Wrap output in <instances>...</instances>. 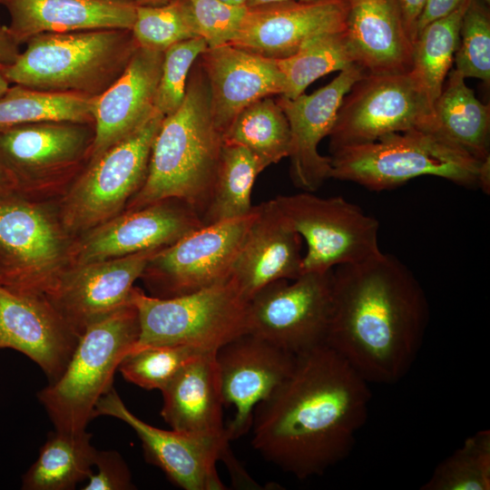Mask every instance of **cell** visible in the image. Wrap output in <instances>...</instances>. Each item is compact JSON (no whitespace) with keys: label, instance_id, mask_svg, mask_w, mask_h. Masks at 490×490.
I'll use <instances>...</instances> for the list:
<instances>
[{"label":"cell","instance_id":"6da1fadb","mask_svg":"<svg viewBox=\"0 0 490 490\" xmlns=\"http://www.w3.org/2000/svg\"><path fill=\"white\" fill-rule=\"evenodd\" d=\"M368 384L327 345L298 354L289 377L254 409V449L299 479L323 475L353 448L368 417Z\"/></svg>","mask_w":490,"mask_h":490},{"label":"cell","instance_id":"7a4b0ae2","mask_svg":"<svg viewBox=\"0 0 490 490\" xmlns=\"http://www.w3.org/2000/svg\"><path fill=\"white\" fill-rule=\"evenodd\" d=\"M428 320L420 283L396 257L382 251L332 270L326 345L368 383L395 384L407 374Z\"/></svg>","mask_w":490,"mask_h":490},{"label":"cell","instance_id":"3957f363","mask_svg":"<svg viewBox=\"0 0 490 490\" xmlns=\"http://www.w3.org/2000/svg\"><path fill=\"white\" fill-rule=\"evenodd\" d=\"M222 145L223 135L211 115L208 82L198 63L189 74L182 103L162 122L145 181L124 211L179 199L201 218L211 199Z\"/></svg>","mask_w":490,"mask_h":490},{"label":"cell","instance_id":"277c9868","mask_svg":"<svg viewBox=\"0 0 490 490\" xmlns=\"http://www.w3.org/2000/svg\"><path fill=\"white\" fill-rule=\"evenodd\" d=\"M331 178L371 191L392 190L431 175L489 192L490 159L480 161L436 134L411 129L330 152Z\"/></svg>","mask_w":490,"mask_h":490},{"label":"cell","instance_id":"5b68a950","mask_svg":"<svg viewBox=\"0 0 490 490\" xmlns=\"http://www.w3.org/2000/svg\"><path fill=\"white\" fill-rule=\"evenodd\" d=\"M4 74L10 83L95 97L123 72L138 46L131 30L45 33L26 42Z\"/></svg>","mask_w":490,"mask_h":490},{"label":"cell","instance_id":"8992f818","mask_svg":"<svg viewBox=\"0 0 490 490\" xmlns=\"http://www.w3.org/2000/svg\"><path fill=\"white\" fill-rule=\"evenodd\" d=\"M139 335L138 311L131 300L85 328L64 372L38 392L55 430H86L97 402L113 387L114 373Z\"/></svg>","mask_w":490,"mask_h":490},{"label":"cell","instance_id":"52a82bcc","mask_svg":"<svg viewBox=\"0 0 490 490\" xmlns=\"http://www.w3.org/2000/svg\"><path fill=\"white\" fill-rule=\"evenodd\" d=\"M130 300L138 311L140 322L139 338L132 349L182 345L217 350L249 333V301L230 277L170 299L152 297L134 286Z\"/></svg>","mask_w":490,"mask_h":490},{"label":"cell","instance_id":"ba28073f","mask_svg":"<svg viewBox=\"0 0 490 490\" xmlns=\"http://www.w3.org/2000/svg\"><path fill=\"white\" fill-rule=\"evenodd\" d=\"M74 240L57 201L0 196V286L45 296L71 266Z\"/></svg>","mask_w":490,"mask_h":490},{"label":"cell","instance_id":"9c48e42d","mask_svg":"<svg viewBox=\"0 0 490 490\" xmlns=\"http://www.w3.org/2000/svg\"><path fill=\"white\" fill-rule=\"evenodd\" d=\"M93 123L42 122L0 130V162L16 193L58 201L89 163Z\"/></svg>","mask_w":490,"mask_h":490},{"label":"cell","instance_id":"30bf717a","mask_svg":"<svg viewBox=\"0 0 490 490\" xmlns=\"http://www.w3.org/2000/svg\"><path fill=\"white\" fill-rule=\"evenodd\" d=\"M163 118L156 111L142 127L90 161L57 201L60 219L72 237L124 211L145 181L152 142Z\"/></svg>","mask_w":490,"mask_h":490},{"label":"cell","instance_id":"8fae6325","mask_svg":"<svg viewBox=\"0 0 490 490\" xmlns=\"http://www.w3.org/2000/svg\"><path fill=\"white\" fill-rule=\"evenodd\" d=\"M273 201L289 226L306 242L302 273L326 272L382 252L378 221L342 197L321 198L303 191L279 195Z\"/></svg>","mask_w":490,"mask_h":490},{"label":"cell","instance_id":"7c38bea8","mask_svg":"<svg viewBox=\"0 0 490 490\" xmlns=\"http://www.w3.org/2000/svg\"><path fill=\"white\" fill-rule=\"evenodd\" d=\"M434 103L410 71L365 74L344 96L329 133V152L397 132L434 125Z\"/></svg>","mask_w":490,"mask_h":490},{"label":"cell","instance_id":"4fadbf2b","mask_svg":"<svg viewBox=\"0 0 490 490\" xmlns=\"http://www.w3.org/2000/svg\"><path fill=\"white\" fill-rule=\"evenodd\" d=\"M256 215L254 206L248 215L203 225L158 250L140 278L147 294L175 298L228 279Z\"/></svg>","mask_w":490,"mask_h":490},{"label":"cell","instance_id":"5bb4252c","mask_svg":"<svg viewBox=\"0 0 490 490\" xmlns=\"http://www.w3.org/2000/svg\"><path fill=\"white\" fill-rule=\"evenodd\" d=\"M332 312V270L305 272L260 289L249 301V333L298 355L326 345Z\"/></svg>","mask_w":490,"mask_h":490},{"label":"cell","instance_id":"9a60e30c","mask_svg":"<svg viewBox=\"0 0 490 490\" xmlns=\"http://www.w3.org/2000/svg\"><path fill=\"white\" fill-rule=\"evenodd\" d=\"M97 416H113L130 426L142 442L146 460L184 490H223L217 462L224 461L230 471L240 465L230 450L227 434L192 435L151 426L127 408L113 387L97 402Z\"/></svg>","mask_w":490,"mask_h":490},{"label":"cell","instance_id":"2e32d148","mask_svg":"<svg viewBox=\"0 0 490 490\" xmlns=\"http://www.w3.org/2000/svg\"><path fill=\"white\" fill-rule=\"evenodd\" d=\"M203 225L198 212L186 201L162 200L123 211L76 237L72 247L71 265L162 249Z\"/></svg>","mask_w":490,"mask_h":490},{"label":"cell","instance_id":"e0dca14e","mask_svg":"<svg viewBox=\"0 0 490 490\" xmlns=\"http://www.w3.org/2000/svg\"><path fill=\"white\" fill-rule=\"evenodd\" d=\"M215 356L224 406L235 408L226 427L233 440L250 429L255 407L289 377L297 355L245 333L219 348Z\"/></svg>","mask_w":490,"mask_h":490},{"label":"cell","instance_id":"ac0fdd59","mask_svg":"<svg viewBox=\"0 0 490 490\" xmlns=\"http://www.w3.org/2000/svg\"><path fill=\"white\" fill-rule=\"evenodd\" d=\"M160 250L71 265L45 298L80 337L89 325L130 302L135 281Z\"/></svg>","mask_w":490,"mask_h":490},{"label":"cell","instance_id":"d6986e66","mask_svg":"<svg viewBox=\"0 0 490 490\" xmlns=\"http://www.w3.org/2000/svg\"><path fill=\"white\" fill-rule=\"evenodd\" d=\"M365 74L355 64L310 94L303 93L292 99L279 95L277 99L290 130V178L303 191L314 192L331 178L330 158L322 156L318 147L329 135L344 96Z\"/></svg>","mask_w":490,"mask_h":490},{"label":"cell","instance_id":"ffe728a7","mask_svg":"<svg viewBox=\"0 0 490 490\" xmlns=\"http://www.w3.org/2000/svg\"><path fill=\"white\" fill-rule=\"evenodd\" d=\"M344 0L289 1L249 8L230 43L270 59L294 54L309 38L345 29Z\"/></svg>","mask_w":490,"mask_h":490},{"label":"cell","instance_id":"44dd1931","mask_svg":"<svg viewBox=\"0 0 490 490\" xmlns=\"http://www.w3.org/2000/svg\"><path fill=\"white\" fill-rule=\"evenodd\" d=\"M79 338L45 296L0 286V349L23 353L42 368L49 382L64 372Z\"/></svg>","mask_w":490,"mask_h":490},{"label":"cell","instance_id":"7402d4cb","mask_svg":"<svg viewBox=\"0 0 490 490\" xmlns=\"http://www.w3.org/2000/svg\"><path fill=\"white\" fill-rule=\"evenodd\" d=\"M199 58L209 85L213 122L222 135L247 106L284 93L285 80L274 59L231 44L207 48Z\"/></svg>","mask_w":490,"mask_h":490},{"label":"cell","instance_id":"603a6c76","mask_svg":"<svg viewBox=\"0 0 490 490\" xmlns=\"http://www.w3.org/2000/svg\"><path fill=\"white\" fill-rule=\"evenodd\" d=\"M162 60L163 52L138 45L122 74L93 98L94 140L90 161L134 132L156 112Z\"/></svg>","mask_w":490,"mask_h":490},{"label":"cell","instance_id":"cb8c5ba5","mask_svg":"<svg viewBox=\"0 0 490 490\" xmlns=\"http://www.w3.org/2000/svg\"><path fill=\"white\" fill-rule=\"evenodd\" d=\"M301 237L279 213L273 200L257 205L232 265L230 278L248 300L266 285L302 274Z\"/></svg>","mask_w":490,"mask_h":490},{"label":"cell","instance_id":"d4e9b609","mask_svg":"<svg viewBox=\"0 0 490 490\" xmlns=\"http://www.w3.org/2000/svg\"><path fill=\"white\" fill-rule=\"evenodd\" d=\"M10 16L7 29L19 44L45 33L132 30L134 0H0Z\"/></svg>","mask_w":490,"mask_h":490},{"label":"cell","instance_id":"484cf974","mask_svg":"<svg viewBox=\"0 0 490 490\" xmlns=\"http://www.w3.org/2000/svg\"><path fill=\"white\" fill-rule=\"evenodd\" d=\"M345 33L356 63L366 74L411 69L410 41L397 0H344Z\"/></svg>","mask_w":490,"mask_h":490},{"label":"cell","instance_id":"4316f807","mask_svg":"<svg viewBox=\"0 0 490 490\" xmlns=\"http://www.w3.org/2000/svg\"><path fill=\"white\" fill-rule=\"evenodd\" d=\"M216 350L187 363L161 391V416L172 429L192 435L227 434Z\"/></svg>","mask_w":490,"mask_h":490},{"label":"cell","instance_id":"83f0119b","mask_svg":"<svg viewBox=\"0 0 490 490\" xmlns=\"http://www.w3.org/2000/svg\"><path fill=\"white\" fill-rule=\"evenodd\" d=\"M456 70L434 103L431 132L480 161L489 157L490 107L483 104Z\"/></svg>","mask_w":490,"mask_h":490},{"label":"cell","instance_id":"f1b7e54d","mask_svg":"<svg viewBox=\"0 0 490 490\" xmlns=\"http://www.w3.org/2000/svg\"><path fill=\"white\" fill-rule=\"evenodd\" d=\"M86 430H55L39 450L35 462L23 475L24 490H72L87 480L93 469L97 449Z\"/></svg>","mask_w":490,"mask_h":490},{"label":"cell","instance_id":"f546056e","mask_svg":"<svg viewBox=\"0 0 490 490\" xmlns=\"http://www.w3.org/2000/svg\"><path fill=\"white\" fill-rule=\"evenodd\" d=\"M223 142L246 148L264 169L289 157V125L277 99L265 97L243 109L224 132Z\"/></svg>","mask_w":490,"mask_h":490},{"label":"cell","instance_id":"4dcf8cb0","mask_svg":"<svg viewBox=\"0 0 490 490\" xmlns=\"http://www.w3.org/2000/svg\"><path fill=\"white\" fill-rule=\"evenodd\" d=\"M263 170L259 160L246 148L223 142L211 199L201 217L203 224L250 214L254 209L253 185Z\"/></svg>","mask_w":490,"mask_h":490},{"label":"cell","instance_id":"1f68e13d","mask_svg":"<svg viewBox=\"0 0 490 490\" xmlns=\"http://www.w3.org/2000/svg\"><path fill=\"white\" fill-rule=\"evenodd\" d=\"M93 98L14 84L0 97V130L42 122L93 123Z\"/></svg>","mask_w":490,"mask_h":490},{"label":"cell","instance_id":"d6a6232c","mask_svg":"<svg viewBox=\"0 0 490 490\" xmlns=\"http://www.w3.org/2000/svg\"><path fill=\"white\" fill-rule=\"evenodd\" d=\"M275 61L285 80L281 96L290 99L303 93L317 79L357 64L345 29L316 34L294 54Z\"/></svg>","mask_w":490,"mask_h":490},{"label":"cell","instance_id":"836d02e7","mask_svg":"<svg viewBox=\"0 0 490 490\" xmlns=\"http://www.w3.org/2000/svg\"><path fill=\"white\" fill-rule=\"evenodd\" d=\"M467 2L450 15L423 27L412 44L410 72L434 103L443 89L458 48L461 20Z\"/></svg>","mask_w":490,"mask_h":490},{"label":"cell","instance_id":"e575fe53","mask_svg":"<svg viewBox=\"0 0 490 490\" xmlns=\"http://www.w3.org/2000/svg\"><path fill=\"white\" fill-rule=\"evenodd\" d=\"M422 490L490 489V432L483 430L440 463Z\"/></svg>","mask_w":490,"mask_h":490},{"label":"cell","instance_id":"d590c367","mask_svg":"<svg viewBox=\"0 0 490 490\" xmlns=\"http://www.w3.org/2000/svg\"><path fill=\"white\" fill-rule=\"evenodd\" d=\"M131 31L138 45L162 52L200 36L187 0H171L160 5H138Z\"/></svg>","mask_w":490,"mask_h":490},{"label":"cell","instance_id":"8d00e7d4","mask_svg":"<svg viewBox=\"0 0 490 490\" xmlns=\"http://www.w3.org/2000/svg\"><path fill=\"white\" fill-rule=\"evenodd\" d=\"M207 351L211 350L182 345L141 347L122 358L118 370L128 382L162 391L187 363Z\"/></svg>","mask_w":490,"mask_h":490},{"label":"cell","instance_id":"74e56055","mask_svg":"<svg viewBox=\"0 0 490 490\" xmlns=\"http://www.w3.org/2000/svg\"><path fill=\"white\" fill-rule=\"evenodd\" d=\"M483 0H468L459 30L454 62L465 78L490 83V15Z\"/></svg>","mask_w":490,"mask_h":490},{"label":"cell","instance_id":"f35d334b","mask_svg":"<svg viewBox=\"0 0 490 490\" xmlns=\"http://www.w3.org/2000/svg\"><path fill=\"white\" fill-rule=\"evenodd\" d=\"M207 48L206 42L199 36L173 44L163 52L155 110L164 117L182 103L191 70Z\"/></svg>","mask_w":490,"mask_h":490},{"label":"cell","instance_id":"ab89813d","mask_svg":"<svg viewBox=\"0 0 490 490\" xmlns=\"http://www.w3.org/2000/svg\"><path fill=\"white\" fill-rule=\"evenodd\" d=\"M199 35L208 48L230 44L237 35L247 15V6H237L220 0H187Z\"/></svg>","mask_w":490,"mask_h":490},{"label":"cell","instance_id":"60d3db41","mask_svg":"<svg viewBox=\"0 0 490 490\" xmlns=\"http://www.w3.org/2000/svg\"><path fill=\"white\" fill-rule=\"evenodd\" d=\"M93 467L96 471L87 478L84 490H129L133 489L128 466L113 450H97Z\"/></svg>","mask_w":490,"mask_h":490},{"label":"cell","instance_id":"b9f144b4","mask_svg":"<svg viewBox=\"0 0 490 490\" xmlns=\"http://www.w3.org/2000/svg\"><path fill=\"white\" fill-rule=\"evenodd\" d=\"M466 2L467 0H426L417 21L416 34L429 23L450 15Z\"/></svg>","mask_w":490,"mask_h":490},{"label":"cell","instance_id":"7bdbcfd3","mask_svg":"<svg viewBox=\"0 0 490 490\" xmlns=\"http://www.w3.org/2000/svg\"><path fill=\"white\" fill-rule=\"evenodd\" d=\"M401 9L405 27L410 41L416 35V24L426 0H397Z\"/></svg>","mask_w":490,"mask_h":490},{"label":"cell","instance_id":"ee69618b","mask_svg":"<svg viewBox=\"0 0 490 490\" xmlns=\"http://www.w3.org/2000/svg\"><path fill=\"white\" fill-rule=\"evenodd\" d=\"M19 44L13 38L7 26L0 24V64H12L19 55Z\"/></svg>","mask_w":490,"mask_h":490},{"label":"cell","instance_id":"f6af8a7d","mask_svg":"<svg viewBox=\"0 0 490 490\" xmlns=\"http://www.w3.org/2000/svg\"><path fill=\"white\" fill-rule=\"evenodd\" d=\"M16 193L15 182L0 162V196Z\"/></svg>","mask_w":490,"mask_h":490},{"label":"cell","instance_id":"bcb514c9","mask_svg":"<svg viewBox=\"0 0 490 490\" xmlns=\"http://www.w3.org/2000/svg\"><path fill=\"white\" fill-rule=\"evenodd\" d=\"M289 1H313V0H248L246 6L248 8L266 5H271V4H278V3H283V2H289Z\"/></svg>","mask_w":490,"mask_h":490},{"label":"cell","instance_id":"7dc6e473","mask_svg":"<svg viewBox=\"0 0 490 490\" xmlns=\"http://www.w3.org/2000/svg\"><path fill=\"white\" fill-rule=\"evenodd\" d=\"M10 83L4 74V64H0V97L8 90Z\"/></svg>","mask_w":490,"mask_h":490},{"label":"cell","instance_id":"c3c4849f","mask_svg":"<svg viewBox=\"0 0 490 490\" xmlns=\"http://www.w3.org/2000/svg\"><path fill=\"white\" fill-rule=\"evenodd\" d=\"M134 1H136L139 5H160L166 4L170 2L171 0H134Z\"/></svg>","mask_w":490,"mask_h":490},{"label":"cell","instance_id":"681fc988","mask_svg":"<svg viewBox=\"0 0 490 490\" xmlns=\"http://www.w3.org/2000/svg\"><path fill=\"white\" fill-rule=\"evenodd\" d=\"M226 4L237 6H246L248 0H220Z\"/></svg>","mask_w":490,"mask_h":490},{"label":"cell","instance_id":"f907efd6","mask_svg":"<svg viewBox=\"0 0 490 490\" xmlns=\"http://www.w3.org/2000/svg\"><path fill=\"white\" fill-rule=\"evenodd\" d=\"M485 3H486L487 5L489 4L490 0H483Z\"/></svg>","mask_w":490,"mask_h":490}]
</instances>
